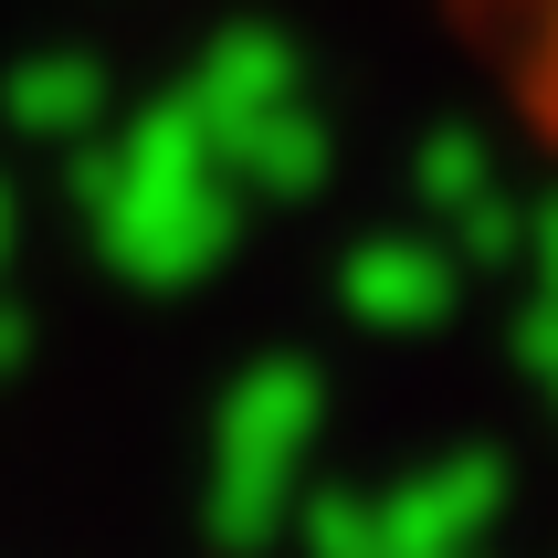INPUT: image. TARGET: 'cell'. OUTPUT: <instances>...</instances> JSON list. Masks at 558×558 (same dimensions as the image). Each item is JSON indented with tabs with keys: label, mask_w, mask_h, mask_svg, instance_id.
I'll return each mask as SVG.
<instances>
[{
	"label": "cell",
	"mask_w": 558,
	"mask_h": 558,
	"mask_svg": "<svg viewBox=\"0 0 558 558\" xmlns=\"http://www.w3.org/2000/svg\"><path fill=\"white\" fill-rule=\"evenodd\" d=\"M506 63H517L527 117L558 137V0H506Z\"/></svg>",
	"instance_id": "cell-1"
}]
</instances>
